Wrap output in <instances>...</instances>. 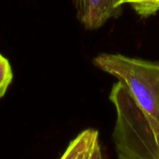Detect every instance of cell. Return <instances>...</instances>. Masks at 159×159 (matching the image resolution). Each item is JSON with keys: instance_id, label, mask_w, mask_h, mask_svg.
<instances>
[{"instance_id": "3957f363", "label": "cell", "mask_w": 159, "mask_h": 159, "mask_svg": "<svg viewBox=\"0 0 159 159\" xmlns=\"http://www.w3.org/2000/svg\"><path fill=\"white\" fill-rule=\"evenodd\" d=\"M129 4L141 16H150L159 11V0H121L119 7Z\"/></svg>"}, {"instance_id": "8992f818", "label": "cell", "mask_w": 159, "mask_h": 159, "mask_svg": "<svg viewBox=\"0 0 159 159\" xmlns=\"http://www.w3.org/2000/svg\"><path fill=\"white\" fill-rule=\"evenodd\" d=\"M89 159H104L102 150V146L100 144V141L92 148V150L90 152Z\"/></svg>"}, {"instance_id": "52a82bcc", "label": "cell", "mask_w": 159, "mask_h": 159, "mask_svg": "<svg viewBox=\"0 0 159 159\" xmlns=\"http://www.w3.org/2000/svg\"><path fill=\"white\" fill-rule=\"evenodd\" d=\"M120 1H121V0H115V7H116V8L119 7V3H120Z\"/></svg>"}, {"instance_id": "6da1fadb", "label": "cell", "mask_w": 159, "mask_h": 159, "mask_svg": "<svg viewBox=\"0 0 159 159\" xmlns=\"http://www.w3.org/2000/svg\"><path fill=\"white\" fill-rule=\"evenodd\" d=\"M93 62L125 87L151 127L159 131V63L118 53H102Z\"/></svg>"}, {"instance_id": "ba28073f", "label": "cell", "mask_w": 159, "mask_h": 159, "mask_svg": "<svg viewBox=\"0 0 159 159\" xmlns=\"http://www.w3.org/2000/svg\"><path fill=\"white\" fill-rule=\"evenodd\" d=\"M93 147H94V146H93ZM91 150H92V149H91ZM90 152H91V151H90ZM90 152H89V155L87 156V157H86V158H85V159H89V156H90Z\"/></svg>"}, {"instance_id": "5b68a950", "label": "cell", "mask_w": 159, "mask_h": 159, "mask_svg": "<svg viewBox=\"0 0 159 159\" xmlns=\"http://www.w3.org/2000/svg\"><path fill=\"white\" fill-rule=\"evenodd\" d=\"M80 152L74 147H67L63 155L60 159H81Z\"/></svg>"}, {"instance_id": "277c9868", "label": "cell", "mask_w": 159, "mask_h": 159, "mask_svg": "<svg viewBox=\"0 0 159 159\" xmlns=\"http://www.w3.org/2000/svg\"><path fill=\"white\" fill-rule=\"evenodd\" d=\"M13 79L11 65L7 58L0 54V98H2Z\"/></svg>"}, {"instance_id": "7a4b0ae2", "label": "cell", "mask_w": 159, "mask_h": 159, "mask_svg": "<svg viewBox=\"0 0 159 159\" xmlns=\"http://www.w3.org/2000/svg\"><path fill=\"white\" fill-rule=\"evenodd\" d=\"M80 22L90 30L101 27L114 13L115 0H72Z\"/></svg>"}]
</instances>
